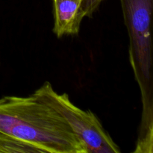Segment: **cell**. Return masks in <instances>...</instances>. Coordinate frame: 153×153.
Masks as SVG:
<instances>
[{
	"label": "cell",
	"instance_id": "4",
	"mask_svg": "<svg viewBox=\"0 0 153 153\" xmlns=\"http://www.w3.org/2000/svg\"><path fill=\"white\" fill-rule=\"evenodd\" d=\"M53 32L58 37L77 35L85 14L82 0H53Z\"/></svg>",
	"mask_w": 153,
	"mask_h": 153
},
{
	"label": "cell",
	"instance_id": "3",
	"mask_svg": "<svg viewBox=\"0 0 153 153\" xmlns=\"http://www.w3.org/2000/svg\"><path fill=\"white\" fill-rule=\"evenodd\" d=\"M32 94L61 114L83 143L87 153L121 152L95 114L75 105L68 94H58L49 82H45Z\"/></svg>",
	"mask_w": 153,
	"mask_h": 153
},
{
	"label": "cell",
	"instance_id": "1",
	"mask_svg": "<svg viewBox=\"0 0 153 153\" xmlns=\"http://www.w3.org/2000/svg\"><path fill=\"white\" fill-rule=\"evenodd\" d=\"M0 132L41 153H87L61 114L33 94L0 98Z\"/></svg>",
	"mask_w": 153,
	"mask_h": 153
},
{
	"label": "cell",
	"instance_id": "5",
	"mask_svg": "<svg viewBox=\"0 0 153 153\" xmlns=\"http://www.w3.org/2000/svg\"><path fill=\"white\" fill-rule=\"evenodd\" d=\"M104 0H82V9L85 17L91 18Z\"/></svg>",
	"mask_w": 153,
	"mask_h": 153
},
{
	"label": "cell",
	"instance_id": "2",
	"mask_svg": "<svg viewBox=\"0 0 153 153\" xmlns=\"http://www.w3.org/2000/svg\"><path fill=\"white\" fill-rule=\"evenodd\" d=\"M129 37V61L141 96L136 153L153 151L152 14L153 0H120Z\"/></svg>",
	"mask_w": 153,
	"mask_h": 153
}]
</instances>
